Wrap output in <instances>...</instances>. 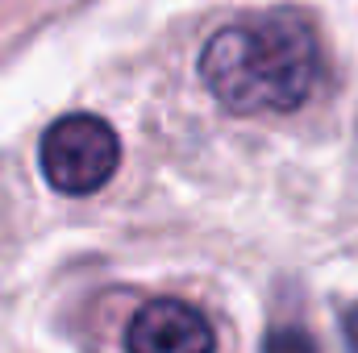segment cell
I'll use <instances>...</instances> for the list:
<instances>
[{"instance_id": "3", "label": "cell", "mask_w": 358, "mask_h": 353, "mask_svg": "<svg viewBox=\"0 0 358 353\" xmlns=\"http://www.w3.org/2000/svg\"><path fill=\"white\" fill-rule=\"evenodd\" d=\"M129 353H213L217 337L200 308L183 299H150L134 312L125 329Z\"/></svg>"}, {"instance_id": "2", "label": "cell", "mask_w": 358, "mask_h": 353, "mask_svg": "<svg viewBox=\"0 0 358 353\" xmlns=\"http://www.w3.org/2000/svg\"><path fill=\"white\" fill-rule=\"evenodd\" d=\"M121 163V142L108 121L71 112L42 133V171L63 195L100 191Z\"/></svg>"}, {"instance_id": "5", "label": "cell", "mask_w": 358, "mask_h": 353, "mask_svg": "<svg viewBox=\"0 0 358 353\" xmlns=\"http://www.w3.org/2000/svg\"><path fill=\"white\" fill-rule=\"evenodd\" d=\"M342 337H346V350L358 353V308H350V312L342 316Z\"/></svg>"}, {"instance_id": "1", "label": "cell", "mask_w": 358, "mask_h": 353, "mask_svg": "<svg viewBox=\"0 0 358 353\" xmlns=\"http://www.w3.org/2000/svg\"><path fill=\"white\" fill-rule=\"evenodd\" d=\"M317 38L292 13H267L225 25L200 50L204 88L238 117L300 108L317 84Z\"/></svg>"}, {"instance_id": "4", "label": "cell", "mask_w": 358, "mask_h": 353, "mask_svg": "<svg viewBox=\"0 0 358 353\" xmlns=\"http://www.w3.org/2000/svg\"><path fill=\"white\" fill-rule=\"evenodd\" d=\"M263 353H321V350H317V341H313L304 329H296V324H275L267 337H263Z\"/></svg>"}]
</instances>
